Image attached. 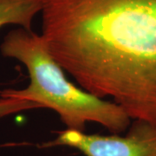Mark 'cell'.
<instances>
[{"label": "cell", "instance_id": "6da1fadb", "mask_svg": "<svg viewBox=\"0 0 156 156\" xmlns=\"http://www.w3.org/2000/svg\"><path fill=\"white\" fill-rule=\"evenodd\" d=\"M42 37L83 89L156 125V0H42Z\"/></svg>", "mask_w": 156, "mask_h": 156}, {"label": "cell", "instance_id": "7a4b0ae2", "mask_svg": "<svg viewBox=\"0 0 156 156\" xmlns=\"http://www.w3.org/2000/svg\"><path fill=\"white\" fill-rule=\"evenodd\" d=\"M0 50L4 56L22 62L30 76L26 88L3 90L1 97L29 101L52 109L70 130L84 132L87 123L95 122L119 134L130 125L131 118L121 107L80 89L68 80L41 35L14 29L5 37Z\"/></svg>", "mask_w": 156, "mask_h": 156}, {"label": "cell", "instance_id": "3957f363", "mask_svg": "<svg viewBox=\"0 0 156 156\" xmlns=\"http://www.w3.org/2000/svg\"><path fill=\"white\" fill-rule=\"evenodd\" d=\"M56 134V139L40 147H69L85 156H156V125L141 120H134L124 136L89 134L67 128Z\"/></svg>", "mask_w": 156, "mask_h": 156}, {"label": "cell", "instance_id": "277c9868", "mask_svg": "<svg viewBox=\"0 0 156 156\" xmlns=\"http://www.w3.org/2000/svg\"><path fill=\"white\" fill-rule=\"evenodd\" d=\"M41 11L42 0H0V29L17 25L31 30L34 18Z\"/></svg>", "mask_w": 156, "mask_h": 156}, {"label": "cell", "instance_id": "5b68a950", "mask_svg": "<svg viewBox=\"0 0 156 156\" xmlns=\"http://www.w3.org/2000/svg\"><path fill=\"white\" fill-rule=\"evenodd\" d=\"M42 108V107L29 101L18 100L13 98H0V119L12 114L22 111Z\"/></svg>", "mask_w": 156, "mask_h": 156}]
</instances>
